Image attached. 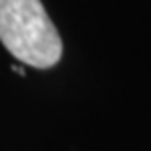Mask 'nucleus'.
Instances as JSON below:
<instances>
[{
	"label": "nucleus",
	"mask_w": 151,
	"mask_h": 151,
	"mask_svg": "<svg viewBox=\"0 0 151 151\" xmlns=\"http://www.w3.org/2000/svg\"><path fill=\"white\" fill-rule=\"evenodd\" d=\"M0 41L35 69L53 67L63 55L61 35L41 0H0Z\"/></svg>",
	"instance_id": "1"
}]
</instances>
